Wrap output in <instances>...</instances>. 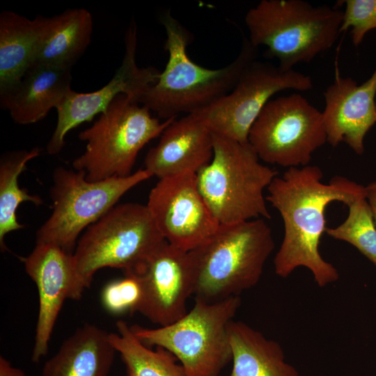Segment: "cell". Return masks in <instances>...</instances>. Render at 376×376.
<instances>
[{"instance_id": "ac0fdd59", "label": "cell", "mask_w": 376, "mask_h": 376, "mask_svg": "<svg viewBox=\"0 0 376 376\" xmlns=\"http://www.w3.org/2000/svg\"><path fill=\"white\" fill-rule=\"evenodd\" d=\"M71 83V69L33 65L17 82L0 92V105L15 123L33 124L56 109L72 89Z\"/></svg>"}, {"instance_id": "2e32d148", "label": "cell", "mask_w": 376, "mask_h": 376, "mask_svg": "<svg viewBox=\"0 0 376 376\" xmlns=\"http://www.w3.org/2000/svg\"><path fill=\"white\" fill-rule=\"evenodd\" d=\"M376 70L361 85L351 77H342L338 68L334 81L324 92L322 112L327 142L336 147L346 143L357 154L364 151L363 139L376 123Z\"/></svg>"}, {"instance_id": "7c38bea8", "label": "cell", "mask_w": 376, "mask_h": 376, "mask_svg": "<svg viewBox=\"0 0 376 376\" xmlns=\"http://www.w3.org/2000/svg\"><path fill=\"white\" fill-rule=\"evenodd\" d=\"M146 206L164 239L185 251L205 242L220 225L199 191L194 173L159 179Z\"/></svg>"}, {"instance_id": "ba28073f", "label": "cell", "mask_w": 376, "mask_h": 376, "mask_svg": "<svg viewBox=\"0 0 376 376\" xmlns=\"http://www.w3.org/2000/svg\"><path fill=\"white\" fill-rule=\"evenodd\" d=\"M152 177L140 169L127 177L89 181L83 171L63 166L53 171L52 212L36 233V243L55 244L73 253L79 235L116 205L136 185Z\"/></svg>"}, {"instance_id": "7a4b0ae2", "label": "cell", "mask_w": 376, "mask_h": 376, "mask_svg": "<svg viewBox=\"0 0 376 376\" xmlns=\"http://www.w3.org/2000/svg\"><path fill=\"white\" fill-rule=\"evenodd\" d=\"M162 23L168 61L139 102L164 120L198 111L227 94L245 68L256 59L258 48L244 38L240 53L230 63L219 69L203 68L188 56L191 36L170 11L162 16Z\"/></svg>"}, {"instance_id": "277c9868", "label": "cell", "mask_w": 376, "mask_h": 376, "mask_svg": "<svg viewBox=\"0 0 376 376\" xmlns=\"http://www.w3.org/2000/svg\"><path fill=\"white\" fill-rule=\"evenodd\" d=\"M343 11L327 5L313 6L303 0H262L246 13L249 40L279 65L294 69L329 50L340 33Z\"/></svg>"}, {"instance_id": "52a82bcc", "label": "cell", "mask_w": 376, "mask_h": 376, "mask_svg": "<svg viewBox=\"0 0 376 376\" xmlns=\"http://www.w3.org/2000/svg\"><path fill=\"white\" fill-rule=\"evenodd\" d=\"M176 118L160 121L145 106L120 94L98 119L79 134L86 143L72 162L89 181L130 175L140 150Z\"/></svg>"}, {"instance_id": "5bb4252c", "label": "cell", "mask_w": 376, "mask_h": 376, "mask_svg": "<svg viewBox=\"0 0 376 376\" xmlns=\"http://www.w3.org/2000/svg\"><path fill=\"white\" fill-rule=\"evenodd\" d=\"M134 275L142 289L137 312L152 323L169 324L187 312L194 295V277L189 251L164 240L146 258L125 271Z\"/></svg>"}, {"instance_id": "8fae6325", "label": "cell", "mask_w": 376, "mask_h": 376, "mask_svg": "<svg viewBox=\"0 0 376 376\" xmlns=\"http://www.w3.org/2000/svg\"><path fill=\"white\" fill-rule=\"evenodd\" d=\"M313 86L308 75L256 59L229 93L194 113L212 133L248 143L253 124L275 94L288 89L306 91Z\"/></svg>"}, {"instance_id": "30bf717a", "label": "cell", "mask_w": 376, "mask_h": 376, "mask_svg": "<svg viewBox=\"0 0 376 376\" xmlns=\"http://www.w3.org/2000/svg\"><path fill=\"white\" fill-rule=\"evenodd\" d=\"M260 159L292 168L310 163L327 142L322 114L299 93L271 99L253 124L248 138Z\"/></svg>"}, {"instance_id": "ffe728a7", "label": "cell", "mask_w": 376, "mask_h": 376, "mask_svg": "<svg viewBox=\"0 0 376 376\" xmlns=\"http://www.w3.org/2000/svg\"><path fill=\"white\" fill-rule=\"evenodd\" d=\"M93 29V16L86 8H69L47 17L33 65L72 69L88 48Z\"/></svg>"}, {"instance_id": "7402d4cb", "label": "cell", "mask_w": 376, "mask_h": 376, "mask_svg": "<svg viewBox=\"0 0 376 376\" xmlns=\"http://www.w3.org/2000/svg\"><path fill=\"white\" fill-rule=\"evenodd\" d=\"M233 368L228 376H299L281 345L242 321L228 329Z\"/></svg>"}, {"instance_id": "3957f363", "label": "cell", "mask_w": 376, "mask_h": 376, "mask_svg": "<svg viewBox=\"0 0 376 376\" xmlns=\"http://www.w3.org/2000/svg\"><path fill=\"white\" fill-rule=\"evenodd\" d=\"M274 249L272 229L264 219L220 224L189 251L195 298L213 302L240 296L259 282Z\"/></svg>"}, {"instance_id": "e0dca14e", "label": "cell", "mask_w": 376, "mask_h": 376, "mask_svg": "<svg viewBox=\"0 0 376 376\" xmlns=\"http://www.w3.org/2000/svg\"><path fill=\"white\" fill-rule=\"evenodd\" d=\"M213 156V134L195 113L177 118L145 157V169L159 179L197 173Z\"/></svg>"}, {"instance_id": "d4e9b609", "label": "cell", "mask_w": 376, "mask_h": 376, "mask_svg": "<svg viewBox=\"0 0 376 376\" xmlns=\"http://www.w3.org/2000/svg\"><path fill=\"white\" fill-rule=\"evenodd\" d=\"M347 219L325 233L334 239L348 242L376 266V224L366 196L348 205Z\"/></svg>"}, {"instance_id": "44dd1931", "label": "cell", "mask_w": 376, "mask_h": 376, "mask_svg": "<svg viewBox=\"0 0 376 376\" xmlns=\"http://www.w3.org/2000/svg\"><path fill=\"white\" fill-rule=\"evenodd\" d=\"M47 17L31 19L17 13L0 14V92L17 82L31 68L45 30Z\"/></svg>"}, {"instance_id": "f1b7e54d", "label": "cell", "mask_w": 376, "mask_h": 376, "mask_svg": "<svg viewBox=\"0 0 376 376\" xmlns=\"http://www.w3.org/2000/svg\"><path fill=\"white\" fill-rule=\"evenodd\" d=\"M366 198L369 203L376 224V181L366 187Z\"/></svg>"}, {"instance_id": "6da1fadb", "label": "cell", "mask_w": 376, "mask_h": 376, "mask_svg": "<svg viewBox=\"0 0 376 376\" xmlns=\"http://www.w3.org/2000/svg\"><path fill=\"white\" fill-rule=\"evenodd\" d=\"M318 166L289 168L268 186L266 201L280 213L284 235L274 259L276 275L286 278L299 267L307 268L315 283L324 287L339 279L336 268L326 261L319 244L326 230L325 209L333 201L347 206L366 196V187L342 176L323 183Z\"/></svg>"}, {"instance_id": "8992f818", "label": "cell", "mask_w": 376, "mask_h": 376, "mask_svg": "<svg viewBox=\"0 0 376 376\" xmlns=\"http://www.w3.org/2000/svg\"><path fill=\"white\" fill-rule=\"evenodd\" d=\"M240 304V296L213 302L196 298L191 309L169 324L131 329L146 345L173 354L187 376H220L232 361L228 329Z\"/></svg>"}, {"instance_id": "5b68a950", "label": "cell", "mask_w": 376, "mask_h": 376, "mask_svg": "<svg viewBox=\"0 0 376 376\" xmlns=\"http://www.w3.org/2000/svg\"><path fill=\"white\" fill-rule=\"evenodd\" d=\"M213 134V156L197 173L199 191L219 224L271 219L264 191L279 172L248 143Z\"/></svg>"}, {"instance_id": "4fadbf2b", "label": "cell", "mask_w": 376, "mask_h": 376, "mask_svg": "<svg viewBox=\"0 0 376 376\" xmlns=\"http://www.w3.org/2000/svg\"><path fill=\"white\" fill-rule=\"evenodd\" d=\"M125 43L121 65L105 86L85 93L71 89L56 107L57 123L46 147L48 154L59 153L71 130L105 111L118 95L125 94L139 102L147 89L157 81L160 72L156 68H140L136 64L137 31L134 20L126 31Z\"/></svg>"}, {"instance_id": "9a60e30c", "label": "cell", "mask_w": 376, "mask_h": 376, "mask_svg": "<svg viewBox=\"0 0 376 376\" xmlns=\"http://www.w3.org/2000/svg\"><path fill=\"white\" fill-rule=\"evenodd\" d=\"M26 274L36 285L39 309L31 360L40 361L49 350L57 318L68 299L79 300L85 290L77 274L73 253L49 243H36L23 259Z\"/></svg>"}, {"instance_id": "83f0119b", "label": "cell", "mask_w": 376, "mask_h": 376, "mask_svg": "<svg viewBox=\"0 0 376 376\" xmlns=\"http://www.w3.org/2000/svg\"><path fill=\"white\" fill-rule=\"evenodd\" d=\"M0 376H26V375L22 369L14 367L8 360L1 356Z\"/></svg>"}, {"instance_id": "d6986e66", "label": "cell", "mask_w": 376, "mask_h": 376, "mask_svg": "<svg viewBox=\"0 0 376 376\" xmlns=\"http://www.w3.org/2000/svg\"><path fill=\"white\" fill-rule=\"evenodd\" d=\"M116 352L109 333L85 324L45 362L42 376H108Z\"/></svg>"}, {"instance_id": "9c48e42d", "label": "cell", "mask_w": 376, "mask_h": 376, "mask_svg": "<svg viewBox=\"0 0 376 376\" xmlns=\"http://www.w3.org/2000/svg\"><path fill=\"white\" fill-rule=\"evenodd\" d=\"M164 240L146 205H116L79 237L73 253L84 288L102 268H133Z\"/></svg>"}, {"instance_id": "cb8c5ba5", "label": "cell", "mask_w": 376, "mask_h": 376, "mask_svg": "<svg viewBox=\"0 0 376 376\" xmlns=\"http://www.w3.org/2000/svg\"><path fill=\"white\" fill-rule=\"evenodd\" d=\"M41 148L35 147L30 150H17L4 153L0 159V245L6 249L4 239L8 233L24 227L18 222L16 211L23 202H31L36 206L42 204L38 195H31L19 185V175L25 170L27 163L38 157Z\"/></svg>"}, {"instance_id": "603a6c76", "label": "cell", "mask_w": 376, "mask_h": 376, "mask_svg": "<svg viewBox=\"0 0 376 376\" xmlns=\"http://www.w3.org/2000/svg\"><path fill=\"white\" fill-rule=\"evenodd\" d=\"M117 331L109 340L120 354L126 368L125 376H187L176 357L161 347L151 349L133 333L123 320L116 322Z\"/></svg>"}, {"instance_id": "484cf974", "label": "cell", "mask_w": 376, "mask_h": 376, "mask_svg": "<svg viewBox=\"0 0 376 376\" xmlns=\"http://www.w3.org/2000/svg\"><path fill=\"white\" fill-rule=\"evenodd\" d=\"M142 298L139 279L125 273V278L108 283L102 292L104 307L113 314L137 312Z\"/></svg>"}, {"instance_id": "4316f807", "label": "cell", "mask_w": 376, "mask_h": 376, "mask_svg": "<svg viewBox=\"0 0 376 376\" xmlns=\"http://www.w3.org/2000/svg\"><path fill=\"white\" fill-rule=\"evenodd\" d=\"M340 33L352 27V40L358 46L369 31L376 29V0H346Z\"/></svg>"}]
</instances>
